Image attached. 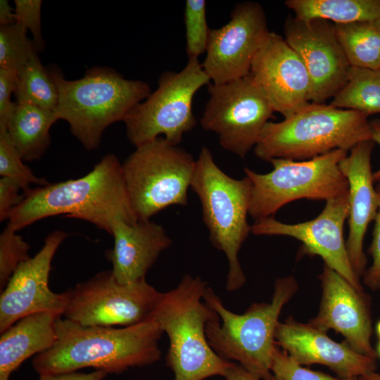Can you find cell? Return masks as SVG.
<instances>
[{
	"instance_id": "9a60e30c",
	"label": "cell",
	"mask_w": 380,
	"mask_h": 380,
	"mask_svg": "<svg viewBox=\"0 0 380 380\" xmlns=\"http://www.w3.org/2000/svg\"><path fill=\"white\" fill-rule=\"evenodd\" d=\"M68 234L55 230L47 235L41 250L23 262L14 272L0 296V333H4L22 317L41 312L63 315L70 297V290L61 293L49 286L53 256Z\"/></svg>"
},
{
	"instance_id": "7402d4cb",
	"label": "cell",
	"mask_w": 380,
	"mask_h": 380,
	"mask_svg": "<svg viewBox=\"0 0 380 380\" xmlns=\"http://www.w3.org/2000/svg\"><path fill=\"white\" fill-rule=\"evenodd\" d=\"M59 316L51 312L30 314L1 334L0 380H9L11 374L25 360L54 344L55 323Z\"/></svg>"
},
{
	"instance_id": "7c38bea8",
	"label": "cell",
	"mask_w": 380,
	"mask_h": 380,
	"mask_svg": "<svg viewBox=\"0 0 380 380\" xmlns=\"http://www.w3.org/2000/svg\"><path fill=\"white\" fill-rule=\"evenodd\" d=\"M209 99L200 122L215 132L220 144L240 158L256 145L274 110L250 74L208 87Z\"/></svg>"
},
{
	"instance_id": "484cf974",
	"label": "cell",
	"mask_w": 380,
	"mask_h": 380,
	"mask_svg": "<svg viewBox=\"0 0 380 380\" xmlns=\"http://www.w3.org/2000/svg\"><path fill=\"white\" fill-rule=\"evenodd\" d=\"M331 105L360 112L367 117L380 113V68L350 66L344 87L333 97Z\"/></svg>"
},
{
	"instance_id": "30bf717a",
	"label": "cell",
	"mask_w": 380,
	"mask_h": 380,
	"mask_svg": "<svg viewBox=\"0 0 380 380\" xmlns=\"http://www.w3.org/2000/svg\"><path fill=\"white\" fill-rule=\"evenodd\" d=\"M210 81L198 58H189L178 72L163 73L158 88L137 103L123 120L130 143L138 147L163 134L167 141L177 146L184 134L196 124L193 98Z\"/></svg>"
},
{
	"instance_id": "2e32d148",
	"label": "cell",
	"mask_w": 380,
	"mask_h": 380,
	"mask_svg": "<svg viewBox=\"0 0 380 380\" xmlns=\"http://www.w3.org/2000/svg\"><path fill=\"white\" fill-rule=\"evenodd\" d=\"M348 210V195L327 201L322 213L310 221L291 224L269 217L255 220L251 233L288 236L299 240L303 243L301 255L320 256L324 265L357 289L363 290L351 266L343 238V225Z\"/></svg>"
},
{
	"instance_id": "cb8c5ba5",
	"label": "cell",
	"mask_w": 380,
	"mask_h": 380,
	"mask_svg": "<svg viewBox=\"0 0 380 380\" xmlns=\"http://www.w3.org/2000/svg\"><path fill=\"white\" fill-rule=\"evenodd\" d=\"M284 4L301 20L321 18L336 24L380 18V0H287Z\"/></svg>"
},
{
	"instance_id": "3957f363",
	"label": "cell",
	"mask_w": 380,
	"mask_h": 380,
	"mask_svg": "<svg viewBox=\"0 0 380 380\" xmlns=\"http://www.w3.org/2000/svg\"><path fill=\"white\" fill-rule=\"evenodd\" d=\"M207 283L185 274L177 286L160 293L152 314L169 338L166 365L174 380H204L222 376L232 361L219 356L208 343L207 324L219 317L204 301Z\"/></svg>"
},
{
	"instance_id": "8992f818",
	"label": "cell",
	"mask_w": 380,
	"mask_h": 380,
	"mask_svg": "<svg viewBox=\"0 0 380 380\" xmlns=\"http://www.w3.org/2000/svg\"><path fill=\"white\" fill-rule=\"evenodd\" d=\"M372 140L371 122L364 114L329 104L308 103L279 122L264 126L254 147L265 161L312 159L336 149L350 150Z\"/></svg>"
},
{
	"instance_id": "74e56055",
	"label": "cell",
	"mask_w": 380,
	"mask_h": 380,
	"mask_svg": "<svg viewBox=\"0 0 380 380\" xmlns=\"http://www.w3.org/2000/svg\"><path fill=\"white\" fill-rule=\"evenodd\" d=\"M224 378L225 380H260L234 362H232Z\"/></svg>"
},
{
	"instance_id": "83f0119b",
	"label": "cell",
	"mask_w": 380,
	"mask_h": 380,
	"mask_svg": "<svg viewBox=\"0 0 380 380\" xmlns=\"http://www.w3.org/2000/svg\"><path fill=\"white\" fill-rule=\"evenodd\" d=\"M27 31L18 23L0 25V68L18 72L38 53L33 40L27 37Z\"/></svg>"
},
{
	"instance_id": "52a82bcc",
	"label": "cell",
	"mask_w": 380,
	"mask_h": 380,
	"mask_svg": "<svg viewBox=\"0 0 380 380\" xmlns=\"http://www.w3.org/2000/svg\"><path fill=\"white\" fill-rule=\"evenodd\" d=\"M191 188L200 200L212 245L226 255V289L229 292L236 291L246 281L239 253L251 232L247 220L251 180L247 176L234 179L227 175L215 163L210 151L203 147L196 160Z\"/></svg>"
},
{
	"instance_id": "836d02e7",
	"label": "cell",
	"mask_w": 380,
	"mask_h": 380,
	"mask_svg": "<svg viewBox=\"0 0 380 380\" xmlns=\"http://www.w3.org/2000/svg\"><path fill=\"white\" fill-rule=\"evenodd\" d=\"M376 189L379 196V206L374 220L373 239L368 251L373 261L362 277L364 284L368 288L373 291H380V183Z\"/></svg>"
},
{
	"instance_id": "8fae6325",
	"label": "cell",
	"mask_w": 380,
	"mask_h": 380,
	"mask_svg": "<svg viewBox=\"0 0 380 380\" xmlns=\"http://www.w3.org/2000/svg\"><path fill=\"white\" fill-rule=\"evenodd\" d=\"M160 295L146 279L122 284L102 271L70 289L63 315L83 326L129 327L151 319Z\"/></svg>"
},
{
	"instance_id": "f35d334b",
	"label": "cell",
	"mask_w": 380,
	"mask_h": 380,
	"mask_svg": "<svg viewBox=\"0 0 380 380\" xmlns=\"http://www.w3.org/2000/svg\"><path fill=\"white\" fill-rule=\"evenodd\" d=\"M16 23L14 8L7 0L0 1V25H8Z\"/></svg>"
},
{
	"instance_id": "603a6c76",
	"label": "cell",
	"mask_w": 380,
	"mask_h": 380,
	"mask_svg": "<svg viewBox=\"0 0 380 380\" xmlns=\"http://www.w3.org/2000/svg\"><path fill=\"white\" fill-rule=\"evenodd\" d=\"M53 110L28 102H16L6 129L25 162L39 160L51 144L50 129L58 120Z\"/></svg>"
},
{
	"instance_id": "d6a6232c",
	"label": "cell",
	"mask_w": 380,
	"mask_h": 380,
	"mask_svg": "<svg viewBox=\"0 0 380 380\" xmlns=\"http://www.w3.org/2000/svg\"><path fill=\"white\" fill-rule=\"evenodd\" d=\"M14 13L16 23L31 32L32 40L39 51L44 48L42 33L41 0H15Z\"/></svg>"
},
{
	"instance_id": "1f68e13d",
	"label": "cell",
	"mask_w": 380,
	"mask_h": 380,
	"mask_svg": "<svg viewBox=\"0 0 380 380\" xmlns=\"http://www.w3.org/2000/svg\"><path fill=\"white\" fill-rule=\"evenodd\" d=\"M270 380H359L358 377H334L304 367L277 346L273 355Z\"/></svg>"
},
{
	"instance_id": "ffe728a7",
	"label": "cell",
	"mask_w": 380,
	"mask_h": 380,
	"mask_svg": "<svg viewBox=\"0 0 380 380\" xmlns=\"http://www.w3.org/2000/svg\"><path fill=\"white\" fill-rule=\"evenodd\" d=\"M374 144L373 140L358 143L339 163L349 185L347 252L353 270L359 279L366 271L367 263L363 251L364 237L369 224L375 220L379 206L371 167Z\"/></svg>"
},
{
	"instance_id": "d590c367",
	"label": "cell",
	"mask_w": 380,
	"mask_h": 380,
	"mask_svg": "<svg viewBox=\"0 0 380 380\" xmlns=\"http://www.w3.org/2000/svg\"><path fill=\"white\" fill-rule=\"evenodd\" d=\"M21 186L14 180L1 177L0 178V221L8 220L11 211L23 200V194L20 195Z\"/></svg>"
},
{
	"instance_id": "277c9868",
	"label": "cell",
	"mask_w": 380,
	"mask_h": 380,
	"mask_svg": "<svg viewBox=\"0 0 380 380\" xmlns=\"http://www.w3.org/2000/svg\"><path fill=\"white\" fill-rule=\"evenodd\" d=\"M298 289L293 276L279 278L270 302L254 303L244 313L236 314L208 286L203 300L219 316L206 325L209 345L219 356L234 361L260 380H270L279 317Z\"/></svg>"
},
{
	"instance_id": "6da1fadb",
	"label": "cell",
	"mask_w": 380,
	"mask_h": 380,
	"mask_svg": "<svg viewBox=\"0 0 380 380\" xmlns=\"http://www.w3.org/2000/svg\"><path fill=\"white\" fill-rule=\"evenodd\" d=\"M56 339L35 355L32 366L39 376L92 367L107 374L158 362V342L164 333L153 318L122 328L83 326L61 316L55 323Z\"/></svg>"
},
{
	"instance_id": "60d3db41",
	"label": "cell",
	"mask_w": 380,
	"mask_h": 380,
	"mask_svg": "<svg viewBox=\"0 0 380 380\" xmlns=\"http://www.w3.org/2000/svg\"><path fill=\"white\" fill-rule=\"evenodd\" d=\"M359 380H380V374L375 371L359 376Z\"/></svg>"
},
{
	"instance_id": "d6986e66",
	"label": "cell",
	"mask_w": 380,
	"mask_h": 380,
	"mask_svg": "<svg viewBox=\"0 0 380 380\" xmlns=\"http://www.w3.org/2000/svg\"><path fill=\"white\" fill-rule=\"evenodd\" d=\"M275 343L300 365L319 364L339 377H358L376 369V360L362 355L344 341L332 340L326 332L289 316L279 322Z\"/></svg>"
},
{
	"instance_id": "b9f144b4",
	"label": "cell",
	"mask_w": 380,
	"mask_h": 380,
	"mask_svg": "<svg viewBox=\"0 0 380 380\" xmlns=\"http://www.w3.org/2000/svg\"><path fill=\"white\" fill-rule=\"evenodd\" d=\"M376 332L380 340V320L378 322L376 326Z\"/></svg>"
},
{
	"instance_id": "f1b7e54d",
	"label": "cell",
	"mask_w": 380,
	"mask_h": 380,
	"mask_svg": "<svg viewBox=\"0 0 380 380\" xmlns=\"http://www.w3.org/2000/svg\"><path fill=\"white\" fill-rule=\"evenodd\" d=\"M20 154L11 141L6 129L0 128V175L14 180L23 192L30 189V184L42 186L49 182L36 176L24 163Z\"/></svg>"
},
{
	"instance_id": "ba28073f",
	"label": "cell",
	"mask_w": 380,
	"mask_h": 380,
	"mask_svg": "<svg viewBox=\"0 0 380 380\" xmlns=\"http://www.w3.org/2000/svg\"><path fill=\"white\" fill-rule=\"evenodd\" d=\"M347 155L348 151L336 149L308 160L272 159L273 170L266 174L245 167L251 183L249 215L258 220L273 217L298 199L327 201L348 196V182L339 167Z\"/></svg>"
},
{
	"instance_id": "4316f807",
	"label": "cell",
	"mask_w": 380,
	"mask_h": 380,
	"mask_svg": "<svg viewBox=\"0 0 380 380\" xmlns=\"http://www.w3.org/2000/svg\"><path fill=\"white\" fill-rule=\"evenodd\" d=\"M17 102H28L44 109L54 111L58 101V89L49 70L35 54L18 72Z\"/></svg>"
},
{
	"instance_id": "4fadbf2b",
	"label": "cell",
	"mask_w": 380,
	"mask_h": 380,
	"mask_svg": "<svg viewBox=\"0 0 380 380\" xmlns=\"http://www.w3.org/2000/svg\"><path fill=\"white\" fill-rule=\"evenodd\" d=\"M269 32L265 11L259 3L237 4L227 24L210 30L201 65L213 83H225L248 75Z\"/></svg>"
},
{
	"instance_id": "9c48e42d",
	"label": "cell",
	"mask_w": 380,
	"mask_h": 380,
	"mask_svg": "<svg viewBox=\"0 0 380 380\" xmlns=\"http://www.w3.org/2000/svg\"><path fill=\"white\" fill-rule=\"evenodd\" d=\"M196 167L193 156L164 137L136 147L122 163L132 210L148 220L174 205H187Z\"/></svg>"
},
{
	"instance_id": "7bdbcfd3",
	"label": "cell",
	"mask_w": 380,
	"mask_h": 380,
	"mask_svg": "<svg viewBox=\"0 0 380 380\" xmlns=\"http://www.w3.org/2000/svg\"><path fill=\"white\" fill-rule=\"evenodd\" d=\"M376 356L378 355L379 357H380V340H379V343L377 346V349L376 350Z\"/></svg>"
},
{
	"instance_id": "5bb4252c",
	"label": "cell",
	"mask_w": 380,
	"mask_h": 380,
	"mask_svg": "<svg viewBox=\"0 0 380 380\" xmlns=\"http://www.w3.org/2000/svg\"><path fill=\"white\" fill-rule=\"evenodd\" d=\"M284 39L303 63L311 82L310 101L323 103L346 84L349 63L337 39L334 24L315 18L289 17Z\"/></svg>"
},
{
	"instance_id": "8d00e7d4",
	"label": "cell",
	"mask_w": 380,
	"mask_h": 380,
	"mask_svg": "<svg viewBox=\"0 0 380 380\" xmlns=\"http://www.w3.org/2000/svg\"><path fill=\"white\" fill-rule=\"evenodd\" d=\"M108 374L96 370L88 374L77 372L40 376L39 380H103Z\"/></svg>"
},
{
	"instance_id": "e575fe53",
	"label": "cell",
	"mask_w": 380,
	"mask_h": 380,
	"mask_svg": "<svg viewBox=\"0 0 380 380\" xmlns=\"http://www.w3.org/2000/svg\"><path fill=\"white\" fill-rule=\"evenodd\" d=\"M17 80L16 71L0 68V128H6L16 107L11 95L16 90Z\"/></svg>"
},
{
	"instance_id": "ab89813d",
	"label": "cell",
	"mask_w": 380,
	"mask_h": 380,
	"mask_svg": "<svg viewBox=\"0 0 380 380\" xmlns=\"http://www.w3.org/2000/svg\"><path fill=\"white\" fill-rule=\"evenodd\" d=\"M372 129V140L380 146V120L371 122ZM374 182L380 180V168L373 172Z\"/></svg>"
},
{
	"instance_id": "7a4b0ae2",
	"label": "cell",
	"mask_w": 380,
	"mask_h": 380,
	"mask_svg": "<svg viewBox=\"0 0 380 380\" xmlns=\"http://www.w3.org/2000/svg\"><path fill=\"white\" fill-rule=\"evenodd\" d=\"M7 225L18 232L46 217L64 215L82 220L111 234L115 222H138L128 196L122 163L108 153L83 177L23 192Z\"/></svg>"
},
{
	"instance_id": "e0dca14e",
	"label": "cell",
	"mask_w": 380,
	"mask_h": 380,
	"mask_svg": "<svg viewBox=\"0 0 380 380\" xmlns=\"http://www.w3.org/2000/svg\"><path fill=\"white\" fill-rule=\"evenodd\" d=\"M322 296L319 311L308 323L327 333H340L356 352L376 359L372 346L371 297L324 265L319 275Z\"/></svg>"
},
{
	"instance_id": "5b68a950",
	"label": "cell",
	"mask_w": 380,
	"mask_h": 380,
	"mask_svg": "<svg viewBox=\"0 0 380 380\" xmlns=\"http://www.w3.org/2000/svg\"><path fill=\"white\" fill-rule=\"evenodd\" d=\"M49 72L58 91L54 112L68 123L71 133L88 151L97 148L105 129L123 121L151 94L146 82L127 80L106 66L88 69L75 80H66L56 70Z\"/></svg>"
},
{
	"instance_id": "ac0fdd59",
	"label": "cell",
	"mask_w": 380,
	"mask_h": 380,
	"mask_svg": "<svg viewBox=\"0 0 380 380\" xmlns=\"http://www.w3.org/2000/svg\"><path fill=\"white\" fill-rule=\"evenodd\" d=\"M250 75L274 111L288 118L310 101L307 70L284 38L270 32L251 65Z\"/></svg>"
},
{
	"instance_id": "f546056e",
	"label": "cell",
	"mask_w": 380,
	"mask_h": 380,
	"mask_svg": "<svg viewBox=\"0 0 380 380\" xmlns=\"http://www.w3.org/2000/svg\"><path fill=\"white\" fill-rule=\"evenodd\" d=\"M184 19L188 58H198L206 52L210 32L206 20L205 1L186 0Z\"/></svg>"
},
{
	"instance_id": "44dd1931",
	"label": "cell",
	"mask_w": 380,
	"mask_h": 380,
	"mask_svg": "<svg viewBox=\"0 0 380 380\" xmlns=\"http://www.w3.org/2000/svg\"><path fill=\"white\" fill-rule=\"evenodd\" d=\"M110 235L114 245L106 255L114 277L122 284L146 279L148 270L172 243L163 226L151 220L134 224L118 220Z\"/></svg>"
},
{
	"instance_id": "4dcf8cb0",
	"label": "cell",
	"mask_w": 380,
	"mask_h": 380,
	"mask_svg": "<svg viewBox=\"0 0 380 380\" xmlns=\"http://www.w3.org/2000/svg\"><path fill=\"white\" fill-rule=\"evenodd\" d=\"M8 225L0 234V289H4L14 272L30 258V245Z\"/></svg>"
},
{
	"instance_id": "d4e9b609",
	"label": "cell",
	"mask_w": 380,
	"mask_h": 380,
	"mask_svg": "<svg viewBox=\"0 0 380 380\" xmlns=\"http://www.w3.org/2000/svg\"><path fill=\"white\" fill-rule=\"evenodd\" d=\"M334 26L350 66L380 68V18Z\"/></svg>"
}]
</instances>
